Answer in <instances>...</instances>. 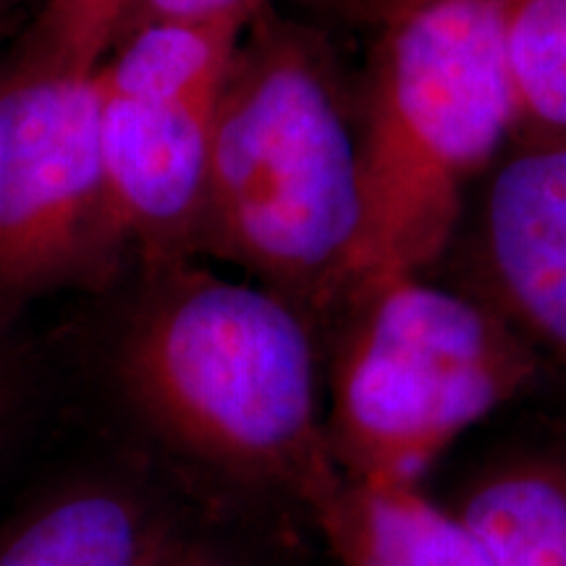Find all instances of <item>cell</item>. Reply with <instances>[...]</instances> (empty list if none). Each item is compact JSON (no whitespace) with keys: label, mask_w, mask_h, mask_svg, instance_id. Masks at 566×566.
<instances>
[{"label":"cell","mask_w":566,"mask_h":566,"mask_svg":"<svg viewBox=\"0 0 566 566\" xmlns=\"http://www.w3.org/2000/svg\"><path fill=\"white\" fill-rule=\"evenodd\" d=\"M95 342L126 451L208 520L279 537L342 485L313 325L258 283L137 260Z\"/></svg>","instance_id":"1"},{"label":"cell","mask_w":566,"mask_h":566,"mask_svg":"<svg viewBox=\"0 0 566 566\" xmlns=\"http://www.w3.org/2000/svg\"><path fill=\"white\" fill-rule=\"evenodd\" d=\"M359 242L357 90L321 30L268 6L218 92L200 254L244 268L317 334L352 289Z\"/></svg>","instance_id":"2"},{"label":"cell","mask_w":566,"mask_h":566,"mask_svg":"<svg viewBox=\"0 0 566 566\" xmlns=\"http://www.w3.org/2000/svg\"><path fill=\"white\" fill-rule=\"evenodd\" d=\"M506 6L386 0L378 11L357 87L363 242L352 286L436 271L470 192L512 139Z\"/></svg>","instance_id":"3"},{"label":"cell","mask_w":566,"mask_h":566,"mask_svg":"<svg viewBox=\"0 0 566 566\" xmlns=\"http://www.w3.org/2000/svg\"><path fill=\"white\" fill-rule=\"evenodd\" d=\"M315 338L325 438L346 483L424 485L459 438L543 380L493 310L424 275L359 281Z\"/></svg>","instance_id":"4"},{"label":"cell","mask_w":566,"mask_h":566,"mask_svg":"<svg viewBox=\"0 0 566 566\" xmlns=\"http://www.w3.org/2000/svg\"><path fill=\"white\" fill-rule=\"evenodd\" d=\"M95 74L13 61L0 76V338L69 286H108L129 260L101 158Z\"/></svg>","instance_id":"5"},{"label":"cell","mask_w":566,"mask_h":566,"mask_svg":"<svg viewBox=\"0 0 566 566\" xmlns=\"http://www.w3.org/2000/svg\"><path fill=\"white\" fill-rule=\"evenodd\" d=\"M441 265L527 344L543 378L566 380V132L509 139Z\"/></svg>","instance_id":"6"},{"label":"cell","mask_w":566,"mask_h":566,"mask_svg":"<svg viewBox=\"0 0 566 566\" xmlns=\"http://www.w3.org/2000/svg\"><path fill=\"white\" fill-rule=\"evenodd\" d=\"M216 103L103 95L105 187L137 260H195L200 254Z\"/></svg>","instance_id":"7"},{"label":"cell","mask_w":566,"mask_h":566,"mask_svg":"<svg viewBox=\"0 0 566 566\" xmlns=\"http://www.w3.org/2000/svg\"><path fill=\"white\" fill-rule=\"evenodd\" d=\"M195 509L129 451L55 480L0 527V566H153Z\"/></svg>","instance_id":"8"},{"label":"cell","mask_w":566,"mask_h":566,"mask_svg":"<svg viewBox=\"0 0 566 566\" xmlns=\"http://www.w3.org/2000/svg\"><path fill=\"white\" fill-rule=\"evenodd\" d=\"M441 501L491 566H566V420L499 438Z\"/></svg>","instance_id":"9"},{"label":"cell","mask_w":566,"mask_h":566,"mask_svg":"<svg viewBox=\"0 0 566 566\" xmlns=\"http://www.w3.org/2000/svg\"><path fill=\"white\" fill-rule=\"evenodd\" d=\"M310 530L336 566H491L475 537L424 485L342 480Z\"/></svg>","instance_id":"10"},{"label":"cell","mask_w":566,"mask_h":566,"mask_svg":"<svg viewBox=\"0 0 566 566\" xmlns=\"http://www.w3.org/2000/svg\"><path fill=\"white\" fill-rule=\"evenodd\" d=\"M250 21H147L113 42L95 71L108 97L212 103Z\"/></svg>","instance_id":"11"},{"label":"cell","mask_w":566,"mask_h":566,"mask_svg":"<svg viewBox=\"0 0 566 566\" xmlns=\"http://www.w3.org/2000/svg\"><path fill=\"white\" fill-rule=\"evenodd\" d=\"M504 61L512 139L566 132V0H509Z\"/></svg>","instance_id":"12"},{"label":"cell","mask_w":566,"mask_h":566,"mask_svg":"<svg viewBox=\"0 0 566 566\" xmlns=\"http://www.w3.org/2000/svg\"><path fill=\"white\" fill-rule=\"evenodd\" d=\"M134 0H45L21 61L38 66L95 74L116 42Z\"/></svg>","instance_id":"13"},{"label":"cell","mask_w":566,"mask_h":566,"mask_svg":"<svg viewBox=\"0 0 566 566\" xmlns=\"http://www.w3.org/2000/svg\"><path fill=\"white\" fill-rule=\"evenodd\" d=\"M275 541L279 537L195 512L153 566H286Z\"/></svg>","instance_id":"14"},{"label":"cell","mask_w":566,"mask_h":566,"mask_svg":"<svg viewBox=\"0 0 566 566\" xmlns=\"http://www.w3.org/2000/svg\"><path fill=\"white\" fill-rule=\"evenodd\" d=\"M315 3H321V0H315ZM268 6H275V0H134L118 38L134 27L147 24V21H250L254 13L268 9Z\"/></svg>","instance_id":"15"},{"label":"cell","mask_w":566,"mask_h":566,"mask_svg":"<svg viewBox=\"0 0 566 566\" xmlns=\"http://www.w3.org/2000/svg\"><path fill=\"white\" fill-rule=\"evenodd\" d=\"M21 407V373L13 363L6 338H0V446L9 438Z\"/></svg>","instance_id":"16"}]
</instances>
